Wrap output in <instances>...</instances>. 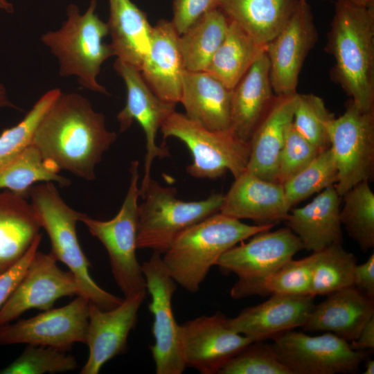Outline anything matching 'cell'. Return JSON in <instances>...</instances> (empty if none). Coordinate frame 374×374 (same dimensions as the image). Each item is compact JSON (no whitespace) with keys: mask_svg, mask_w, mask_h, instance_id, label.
Masks as SVG:
<instances>
[{"mask_svg":"<svg viewBox=\"0 0 374 374\" xmlns=\"http://www.w3.org/2000/svg\"><path fill=\"white\" fill-rule=\"evenodd\" d=\"M350 345L356 350H366L374 348V316L365 323L357 337L351 341Z\"/></svg>","mask_w":374,"mask_h":374,"instance_id":"obj_45","label":"cell"},{"mask_svg":"<svg viewBox=\"0 0 374 374\" xmlns=\"http://www.w3.org/2000/svg\"><path fill=\"white\" fill-rule=\"evenodd\" d=\"M146 292L125 297L111 310H102L89 302L85 343L89 357L81 374H98L103 365L127 350V339L136 326Z\"/></svg>","mask_w":374,"mask_h":374,"instance_id":"obj_18","label":"cell"},{"mask_svg":"<svg viewBox=\"0 0 374 374\" xmlns=\"http://www.w3.org/2000/svg\"><path fill=\"white\" fill-rule=\"evenodd\" d=\"M116 137L87 98L61 93L39 123L31 144L60 170L93 180L96 166Z\"/></svg>","mask_w":374,"mask_h":374,"instance_id":"obj_1","label":"cell"},{"mask_svg":"<svg viewBox=\"0 0 374 374\" xmlns=\"http://www.w3.org/2000/svg\"><path fill=\"white\" fill-rule=\"evenodd\" d=\"M317 40L311 7L307 0H299L287 24L265 46L276 96L297 93L302 66Z\"/></svg>","mask_w":374,"mask_h":374,"instance_id":"obj_15","label":"cell"},{"mask_svg":"<svg viewBox=\"0 0 374 374\" xmlns=\"http://www.w3.org/2000/svg\"><path fill=\"white\" fill-rule=\"evenodd\" d=\"M28 196L31 199L42 227L49 237L50 253L73 273L80 287L79 296L87 298L102 310L118 306L123 299L98 286L89 273L91 263L81 249L76 233V223L84 213L68 206L51 181L33 185Z\"/></svg>","mask_w":374,"mask_h":374,"instance_id":"obj_4","label":"cell"},{"mask_svg":"<svg viewBox=\"0 0 374 374\" xmlns=\"http://www.w3.org/2000/svg\"><path fill=\"white\" fill-rule=\"evenodd\" d=\"M139 166L136 160L131 163L128 190L120 211L114 218L102 221L84 214L80 220L91 234L105 247L114 280L125 297L146 292L145 279L136 255L138 199L140 197Z\"/></svg>","mask_w":374,"mask_h":374,"instance_id":"obj_7","label":"cell"},{"mask_svg":"<svg viewBox=\"0 0 374 374\" xmlns=\"http://www.w3.org/2000/svg\"><path fill=\"white\" fill-rule=\"evenodd\" d=\"M42 240L39 234L24 256L13 266L0 275V309L24 276L30 262Z\"/></svg>","mask_w":374,"mask_h":374,"instance_id":"obj_43","label":"cell"},{"mask_svg":"<svg viewBox=\"0 0 374 374\" xmlns=\"http://www.w3.org/2000/svg\"><path fill=\"white\" fill-rule=\"evenodd\" d=\"M312 265V254L299 260L292 259L277 271L248 286L239 299L253 295H309Z\"/></svg>","mask_w":374,"mask_h":374,"instance_id":"obj_35","label":"cell"},{"mask_svg":"<svg viewBox=\"0 0 374 374\" xmlns=\"http://www.w3.org/2000/svg\"><path fill=\"white\" fill-rule=\"evenodd\" d=\"M89 307L87 298L77 296L63 307L1 325L0 345L26 344L69 350L75 343H85Z\"/></svg>","mask_w":374,"mask_h":374,"instance_id":"obj_13","label":"cell"},{"mask_svg":"<svg viewBox=\"0 0 374 374\" xmlns=\"http://www.w3.org/2000/svg\"><path fill=\"white\" fill-rule=\"evenodd\" d=\"M326 51L332 78L362 110H374V3L359 7L337 0Z\"/></svg>","mask_w":374,"mask_h":374,"instance_id":"obj_2","label":"cell"},{"mask_svg":"<svg viewBox=\"0 0 374 374\" xmlns=\"http://www.w3.org/2000/svg\"><path fill=\"white\" fill-rule=\"evenodd\" d=\"M61 93L59 89L46 92L17 125L2 132L0 135V167L31 144L39 123Z\"/></svg>","mask_w":374,"mask_h":374,"instance_id":"obj_37","label":"cell"},{"mask_svg":"<svg viewBox=\"0 0 374 374\" xmlns=\"http://www.w3.org/2000/svg\"><path fill=\"white\" fill-rule=\"evenodd\" d=\"M73 295H80V290L73 273L62 270L51 253L37 251L22 279L0 309V326L30 309L48 310L57 299Z\"/></svg>","mask_w":374,"mask_h":374,"instance_id":"obj_17","label":"cell"},{"mask_svg":"<svg viewBox=\"0 0 374 374\" xmlns=\"http://www.w3.org/2000/svg\"><path fill=\"white\" fill-rule=\"evenodd\" d=\"M41 228L36 211L25 197L0 192V275L24 256Z\"/></svg>","mask_w":374,"mask_h":374,"instance_id":"obj_27","label":"cell"},{"mask_svg":"<svg viewBox=\"0 0 374 374\" xmlns=\"http://www.w3.org/2000/svg\"><path fill=\"white\" fill-rule=\"evenodd\" d=\"M298 93L276 96L251 137L247 170L262 179L276 181L279 156L292 124Z\"/></svg>","mask_w":374,"mask_h":374,"instance_id":"obj_23","label":"cell"},{"mask_svg":"<svg viewBox=\"0 0 374 374\" xmlns=\"http://www.w3.org/2000/svg\"><path fill=\"white\" fill-rule=\"evenodd\" d=\"M310 294L328 295L353 285L357 259L342 244H335L312 252Z\"/></svg>","mask_w":374,"mask_h":374,"instance_id":"obj_33","label":"cell"},{"mask_svg":"<svg viewBox=\"0 0 374 374\" xmlns=\"http://www.w3.org/2000/svg\"><path fill=\"white\" fill-rule=\"evenodd\" d=\"M0 9L9 13L14 12L13 5L8 0H0Z\"/></svg>","mask_w":374,"mask_h":374,"instance_id":"obj_48","label":"cell"},{"mask_svg":"<svg viewBox=\"0 0 374 374\" xmlns=\"http://www.w3.org/2000/svg\"><path fill=\"white\" fill-rule=\"evenodd\" d=\"M229 19L214 9L196 21L179 37V46L185 70L206 71L224 41Z\"/></svg>","mask_w":374,"mask_h":374,"instance_id":"obj_31","label":"cell"},{"mask_svg":"<svg viewBox=\"0 0 374 374\" xmlns=\"http://www.w3.org/2000/svg\"><path fill=\"white\" fill-rule=\"evenodd\" d=\"M339 1H343L346 3L350 4V5L359 6V7L367 6L374 3V0H339Z\"/></svg>","mask_w":374,"mask_h":374,"instance_id":"obj_47","label":"cell"},{"mask_svg":"<svg viewBox=\"0 0 374 374\" xmlns=\"http://www.w3.org/2000/svg\"><path fill=\"white\" fill-rule=\"evenodd\" d=\"M52 347L28 344L1 374H44L71 371L78 368L75 357Z\"/></svg>","mask_w":374,"mask_h":374,"instance_id":"obj_39","label":"cell"},{"mask_svg":"<svg viewBox=\"0 0 374 374\" xmlns=\"http://www.w3.org/2000/svg\"><path fill=\"white\" fill-rule=\"evenodd\" d=\"M96 6L97 0H91L82 14L76 5L70 4L62 27L44 34L41 40L57 58L60 75H75L84 88L107 94L97 76L103 63L114 54L111 45L103 42L108 27L96 14Z\"/></svg>","mask_w":374,"mask_h":374,"instance_id":"obj_5","label":"cell"},{"mask_svg":"<svg viewBox=\"0 0 374 374\" xmlns=\"http://www.w3.org/2000/svg\"><path fill=\"white\" fill-rule=\"evenodd\" d=\"M328 132L338 170L335 187L341 197L373 177L374 110L363 111L350 99L345 112L330 122Z\"/></svg>","mask_w":374,"mask_h":374,"instance_id":"obj_9","label":"cell"},{"mask_svg":"<svg viewBox=\"0 0 374 374\" xmlns=\"http://www.w3.org/2000/svg\"><path fill=\"white\" fill-rule=\"evenodd\" d=\"M179 35L171 21L159 20L152 28L150 50L141 65V75L164 101L179 103L185 71L179 46Z\"/></svg>","mask_w":374,"mask_h":374,"instance_id":"obj_21","label":"cell"},{"mask_svg":"<svg viewBox=\"0 0 374 374\" xmlns=\"http://www.w3.org/2000/svg\"><path fill=\"white\" fill-rule=\"evenodd\" d=\"M218 374H292L271 345L263 341L250 343L229 360Z\"/></svg>","mask_w":374,"mask_h":374,"instance_id":"obj_40","label":"cell"},{"mask_svg":"<svg viewBox=\"0 0 374 374\" xmlns=\"http://www.w3.org/2000/svg\"><path fill=\"white\" fill-rule=\"evenodd\" d=\"M4 107H14V105L8 99L5 87L0 84V108Z\"/></svg>","mask_w":374,"mask_h":374,"instance_id":"obj_46","label":"cell"},{"mask_svg":"<svg viewBox=\"0 0 374 374\" xmlns=\"http://www.w3.org/2000/svg\"><path fill=\"white\" fill-rule=\"evenodd\" d=\"M220 0H174L171 21L180 35L207 12L218 8Z\"/></svg>","mask_w":374,"mask_h":374,"instance_id":"obj_42","label":"cell"},{"mask_svg":"<svg viewBox=\"0 0 374 374\" xmlns=\"http://www.w3.org/2000/svg\"><path fill=\"white\" fill-rule=\"evenodd\" d=\"M341 198V223L361 250L366 252L374 247V193L368 181L354 186Z\"/></svg>","mask_w":374,"mask_h":374,"instance_id":"obj_34","label":"cell"},{"mask_svg":"<svg viewBox=\"0 0 374 374\" xmlns=\"http://www.w3.org/2000/svg\"><path fill=\"white\" fill-rule=\"evenodd\" d=\"M341 198L331 186L305 206L290 209L285 222L299 238L303 249L316 252L342 244Z\"/></svg>","mask_w":374,"mask_h":374,"instance_id":"obj_25","label":"cell"},{"mask_svg":"<svg viewBox=\"0 0 374 374\" xmlns=\"http://www.w3.org/2000/svg\"><path fill=\"white\" fill-rule=\"evenodd\" d=\"M335 118L319 96L298 93L292 124L301 134L321 150L330 145L328 127Z\"/></svg>","mask_w":374,"mask_h":374,"instance_id":"obj_38","label":"cell"},{"mask_svg":"<svg viewBox=\"0 0 374 374\" xmlns=\"http://www.w3.org/2000/svg\"><path fill=\"white\" fill-rule=\"evenodd\" d=\"M275 225H249L220 213L181 231L162 256L177 285L190 293L199 291L220 257L239 242L271 230Z\"/></svg>","mask_w":374,"mask_h":374,"instance_id":"obj_3","label":"cell"},{"mask_svg":"<svg viewBox=\"0 0 374 374\" xmlns=\"http://www.w3.org/2000/svg\"><path fill=\"white\" fill-rule=\"evenodd\" d=\"M146 291L151 297L148 309L152 314L150 346L157 374H181L186 368L179 348V325L174 317L172 299L177 283L168 273L161 254L153 252L141 265Z\"/></svg>","mask_w":374,"mask_h":374,"instance_id":"obj_12","label":"cell"},{"mask_svg":"<svg viewBox=\"0 0 374 374\" xmlns=\"http://www.w3.org/2000/svg\"><path fill=\"white\" fill-rule=\"evenodd\" d=\"M338 170L330 147L322 150L308 166L283 184L289 206L335 186Z\"/></svg>","mask_w":374,"mask_h":374,"instance_id":"obj_36","label":"cell"},{"mask_svg":"<svg viewBox=\"0 0 374 374\" xmlns=\"http://www.w3.org/2000/svg\"><path fill=\"white\" fill-rule=\"evenodd\" d=\"M322 150L290 126L280 152L276 181L281 184L308 166Z\"/></svg>","mask_w":374,"mask_h":374,"instance_id":"obj_41","label":"cell"},{"mask_svg":"<svg viewBox=\"0 0 374 374\" xmlns=\"http://www.w3.org/2000/svg\"><path fill=\"white\" fill-rule=\"evenodd\" d=\"M114 67L123 80L127 89L126 104L117 115L120 131L127 130L136 121L145 135L144 175L139 188V190H142L151 178L150 169L154 160L170 156L167 148L156 144V136L166 119L175 111L176 105L159 98L136 68L118 59L116 60Z\"/></svg>","mask_w":374,"mask_h":374,"instance_id":"obj_16","label":"cell"},{"mask_svg":"<svg viewBox=\"0 0 374 374\" xmlns=\"http://www.w3.org/2000/svg\"><path fill=\"white\" fill-rule=\"evenodd\" d=\"M181 355L186 367L202 374H216L253 341L230 328L220 312L202 315L179 325Z\"/></svg>","mask_w":374,"mask_h":374,"instance_id":"obj_14","label":"cell"},{"mask_svg":"<svg viewBox=\"0 0 374 374\" xmlns=\"http://www.w3.org/2000/svg\"><path fill=\"white\" fill-rule=\"evenodd\" d=\"M299 0H220L218 8L265 46L285 27Z\"/></svg>","mask_w":374,"mask_h":374,"instance_id":"obj_29","label":"cell"},{"mask_svg":"<svg viewBox=\"0 0 374 374\" xmlns=\"http://www.w3.org/2000/svg\"><path fill=\"white\" fill-rule=\"evenodd\" d=\"M175 188L161 186L150 178L140 190L143 202L138 207L137 248L163 254L184 230L220 212L224 195L213 193L205 199L184 202Z\"/></svg>","mask_w":374,"mask_h":374,"instance_id":"obj_6","label":"cell"},{"mask_svg":"<svg viewBox=\"0 0 374 374\" xmlns=\"http://www.w3.org/2000/svg\"><path fill=\"white\" fill-rule=\"evenodd\" d=\"M275 97L265 49L232 89L230 132L240 141L249 143Z\"/></svg>","mask_w":374,"mask_h":374,"instance_id":"obj_22","label":"cell"},{"mask_svg":"<svg viewBox=\"0 0 374 374\" xmlns=\"http://www.w3.org/2000/svg\"><path fill=\"white\" fill-rule=\"evenodd\" d=\"M232 89L206 71L185 70L179 103L190 120L211 131H230Z\"/></svg>","mask_w":374,"mask_h":374,"instance_id":"obj_26","label":"cell"},{"mask_svg":"<svg viewBox=\"0 0 374 374\" xmlns=\"http://www.w3.org/2000/svg\"><path fill=\"white\" fill-rule=\"evenodd\" d=\"M265 46L258 44L240 26L229 20L225 38L206 71L233 89Z\"/></svg>","mask_w":374,"mask_h":374,"instance_id":"obj_30","label":"cell"},{"mask_svg":"<svg viewBox=\"0 0 374 374\" xmlns=\"http://www.w3.org/2000/svg\"><path fill=\"white\" fill-rule=\"evenodd\" d=\"M312 295H271L267 301L228 318L231 330L253 341H264L303 327L314 306Z\"/></svg>","mask_w":374,"mask_h":374,"instance_id":"obj_20","label":"cell"},{"mask_svg":"<svg viewBox=\"0 0 374 374\" xmlns=\"http://www.w3.org/2000/svg\"><path fill=\"white\" fill-rule=\"evenodd\" d=\"M163 138H177L188 148L193 163L186 172L198 179H215L229 171L234 179L247 170L249 143L236 138L230 131L207 130L184 114L173 112L161 128Z\"/></svg>","mask_w":374,"mask_h":374,"instance_id":"obj_8","label":"cell"},{"mask_svg":"<svg viewBox=\"0 0 374 374\" xmlns=\"http://www.w3.org/2000/svg\"><path fill=\"white\" fill-rule=\"evenodd\" d=\"M365 369L364 374H373L374 373V361L373 359H365Z\"/></svg>","mask_w":374,"mask_h":374,"instance_id":"obj_49","label":"cell"},{"mask_svg":"<svg viewBox=\"0 0 374 374\" xmlns=\"http://www.w3.org/2000/svg\"><path fill=\"white\" fill-rule=\"evenodd\" d=\"M60 168L44 159L37 148L30 144L17 157L0 167V190H8L26 198L37 182H57L68 186L71 180L59 175Z\"/></svg>","mask_w":374,"mask_h":374,"instance_id":"obj_32","label":"cell"},{"mask_svg":"<svg viewBox=\"0 0 374 374\" xmlns=\"http://www.w3.org/2000/svg\"><path fill=\"white\" fill-rule=\"evenodd\" d=\"M251 238L227 250L215 265L223 274L237 276L230 292L233 299H239L248 286L277 271L303 249L299 238L287 226L262 231Z\"/></svg>","mask_w":374,"mask_h":374,"instance_id":"obj_11","label":"cell"},{"mask_svg":"<svg viewBox=\"0 0 374 374\" xmlns=\"http://www.w3.org/2000/svg\"><path fill=\"white\" fill-rule=\"evenodd\" d=\"M271 346L292 374L355 373L368 354L328 332L310 336L290 330L274 337Z\"/></svg>","mask_w":374,"mask_h":374,"instance_id":"obj_10","label":"cell"},{"mask_svg":"<svg viewBox=\"0 0 374 374\" xmlns=\"http://www.w3.org/2000/svg\"><path fill=\"white\" fill-rule=\"evenodd\" d=\"M373 316L374 299L350 286L328 294L323 301L314 305L302 328L331 332L353 341Z\"/></svg>","mask_w":374,"mask_h":374,"instance_id":"obj_24","label":"cell"},{"mask_svg":"<svg viewBox=\"0 0 374 374\" xmlns=\"http://www.w3.org/2000/svg\"><path fill=\"white\" fill-rule=\"evenodd\" d=\"M353 285L362 293L374 299V253L367 260L356 265L353 271Z\"/></svg>","mask_w":374,"mask_h":374,"instance_id":"obj_44","label":"cell"},{"mask_svg":"<svg viewBox=\"0 0 374 374\" xmlns=\"http://www.w3.org/2000/svg\"><path fill=\"white\" fill-rule=\"evenodd\" d=\"M234 179L224 195L220 213L238 220L250 219L258 225L285 222L291 207L283 184L262 179L247 170Z\"/></svg>","mask_w":374,"mask_h":374,"instance_id":"obj_19","label":"cell"},{"mask_svg":"<svg viewBox=\"0 0 374 374\" xmlns=\"http://www.w3.org/2000/svg\"><path fill=\"white\" fill-rule=\"evenodd\" d=\"M109 6L107 25L114 54L140 71L150 50L153 26L131 0H109Z\"/></svg>","mask_w":374,"mask_h":374,"instance_id":"obj_28","label":"cell"}]
</instances>
